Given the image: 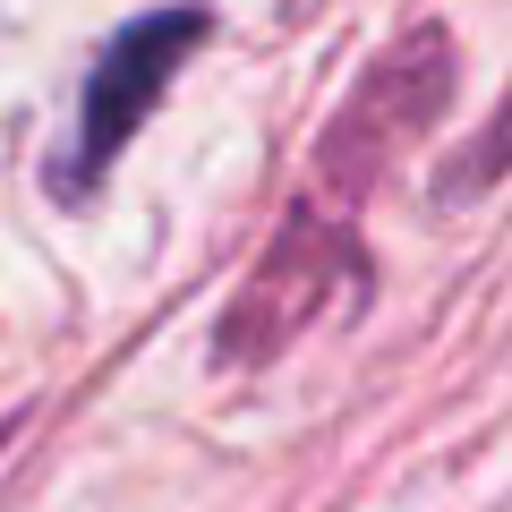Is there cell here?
I'll use <instances>...</instances> for the list:
<instances>
[{
	"mask_svg": "<svg viewBox=\"0 0 512 512\" xmlns=\"http://www.w3.org/2000/svg\"><path fill=\"white\" fill-rule=\"evenodd\" d=\"M444 86H453V52H444L436 35L402 43V60H384V69L359 86V103L333 120V137H325V188L359 197L367 180H384V154L410 146V137L436 120Z\"/></svg>",
	"mask_w": 512,
	"mask_h": 512,
	"instance_id": "7a4b0ae2",
	"label": "cell"
},
{
	"mask_svg": "<svg viewBox=\"0 0 512 512\" xmlns=\"http://www.w3.org/2000/svg\"><path fill=\"white\" fill-rule=\"evenodd\" d=\"M197 43H205V9H154V18H137L128 35L103 43V60H94V77H86V111H77L69 188H94L111 171V154L146 128L154 94L171 86V69H180Z\"/></svg>",
	"mask_w": 512,
	"mask_h": 512,
	"instance_id": "6da1fadb",
	"label": "cell"
}]
</instances>
